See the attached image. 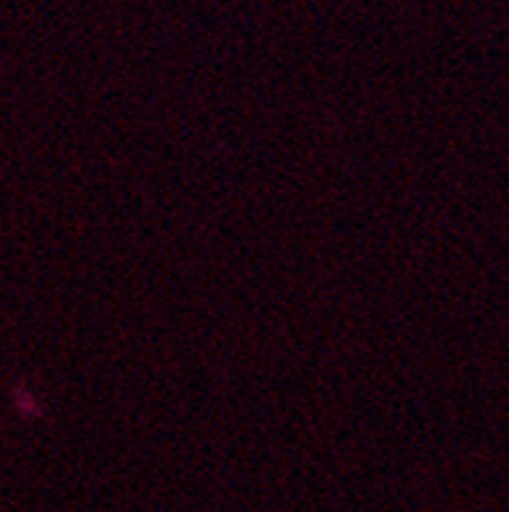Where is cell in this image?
I'll list each match as a JSON object with an SVG mask.
<instances>
[{
	"label": "cell",
	"instance_id": "1",
	"mask_svg": "<svg viewBox=\"0 0 509 512\" xmlns=\"http://www.w3.org/2000/svg\"><path fill=\"white\" fill-rule=\"evenodd\" d=\"M11 398H13V406H16V411H19L24 419H39V416L45 414V411H42V406H39L37 398H34V393L26 388V385H13Z\"/></svg>",
	"mask_w": 509,
	"mask_h": 512
}]
</instances>
